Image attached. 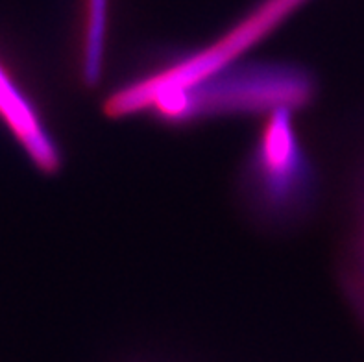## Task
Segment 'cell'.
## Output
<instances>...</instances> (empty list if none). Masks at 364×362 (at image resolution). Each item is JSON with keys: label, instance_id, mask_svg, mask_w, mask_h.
<instances>
[{"label": "cell", "instance_id": "6da1fadb", "mask_svg": "<svg viewBox=\"0 0 364 362\" xmlns=\"http://www.w3.org/2000/svg\"><path fill=\"white\" fill-rule=\"evenodd\" d=\"M314 91L313 76L298 65L233 61L187 87L128 83L104 107L111 117L152 113L166 122L183 124L230 113L298 110L313 100Z\"/></svg>", "mask_w": 364, "mask_h": 362}, {"label": "cell", "instance_id": "7a4b0ae2", "mask_svg": "<svg viewBox=\"0 0 364 362\" xmlns=\"http://www.w3.org/2000/svg\"><path fill=\"white\" fill-rule=\"evenodd\" d=\"M294 110L268 113L245 170V187L255 211L272 222H291L311 207L316 178L296 133Z\"/></svg>", "mask_w": 364, "mask_h": 362}, {"label": "cell", "instance_id": "3957f363", "mask_svg": "<svg viewBox=\"0 0 364 362\" xmlns=\"http://www.w3.org/2000/svg\"><path fill=\"white\" fill-rule=\"evenodd\" d=\"M0 111L6 117L17 137L24 142L32 159L43 170L60 169V151L50 135L43 128L30 104L17 92V89L0 73Z\"/></svg>", "mask_w": 364, "mask_h": 362}]
</instances>
